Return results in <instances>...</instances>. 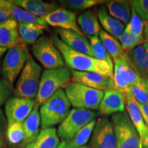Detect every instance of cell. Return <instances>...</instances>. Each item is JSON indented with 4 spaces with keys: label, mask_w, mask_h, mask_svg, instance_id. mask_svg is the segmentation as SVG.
Instances as JSON below:
<instances>
[{
    "label": "cell",
    "mask_w": 148,
    "mask_h": 148,
    "mask_svg": "<svg viewBox=\"0 0 148 148\" xmlns=\"http://www.w3.org/2000/svg\"><path fill=\"white\" fill-rule=\"evenodd\" d=\"M143 82H144V84H145V88L148 91V79H143Z\"/></svg>",
    "instance_id": "obj_44"
},
{
    "label": "cell",
    "mask_w": 148,
    "mask_h": 148,
    "mask_svg": "<svg viewBox=\"0 0 148 148\" xmlns=\"http://www.w3.org/2000/svg\"><path fill=\"white\" fill-rule=\"evenodd\" d=\"M57 148H69L67 147H66L65 144H64V141H62L60 143V145H58V147ZM77 148H90L89 147H87V146H84V147H77Z\"/></svg>",
    "instance_id": "obj_42"
},
{
    "label": "cell",
    "mask_w": 148,
    "mask_h": 148,
    "mask_svg": "<svg viewBox=\"0 0 148 148\" xmlns=\"http://www.w3.org/2000/svg\"><path fill=\"white\" fill-rule=\"evenodd\" d=\"M71 104L64 89L49 97L39 108L42 129L51 128L60 124L71 111Z\"/></svg>",
    "instance_id": "obj_2"
},
{
    "label": "cell",
    "mask_w": 148,
    "mask_h": 148,
    "mask_svg": "<svg viewBox=\"0 0 148 148\" xmlns=\"http://www.w3.org/2000/svg\"><path fill=\"white\" fill-rule=\"evenodd\" d=\"M97 113L93 110L73 108L62 123L59 125L57 133L62 141L71 140L85 125L96 119Z\"/></svg>",
    "instance_id": "obj_9"
},
{
    "label": "cell",
    "mask_w": 148,
    "mask_h": 148,
    "mask_svg": "<svg viewBox=\"0 0 148 148\" xmlns=\"http://www.w3.org/2000/svg\"><path fill=\"white\" fill-rule=\"evenodd\" d=\"M64 91L73 108L98 110L104 91L73 82L64 88Z\"/></svg>",
    "instance_id": "obj_6"
},
{
    "label": "cell",
    "mask_w": 148,
    "mask_h": 148,
    "mask_svg": "<svg viewBox=\"0 0 148 148\" xmlns=\"http://www.w3.org/2000/svg\"><path fill=\"white\" fill-rule=\"evenodd\" d=\"M145 24V33H146V34L148 35V22Z\"/></svg>",
    "instance_id": "obj_45"
},
{
    "label": "cell",
    "mask_w": 148,
    "mask_h": 148,
    "mask_svg": "<svg viewBox=\"0 0 148 148\" xmlns=\"http://www.w3.org/2000/svg\"><path fill=\"white\" fill-rule=\"evenodd\" d=\"M97 16L103 30L111 36L118 38L124 31L125 28L124 24L110 16L103 4L97 7Z\"/></svg>",
    "instance_id": "obj_21"
},
{
    "label": "cell",
    "mask_w": 148,
    "mask_h": 148,
    "mask_svg": "<svg viewBox=\"0 0 148 148\" xmlns=\"http://www.w3.org/2000/svg\"><path fill=\"white\" fill-rule=\"evenodd\" d=\"M131 8L146 23L148 22V0H132L130 1Z\"/></svg>",
    "instance_id": "obj_36"
},
{
    "label": "cell",
    "mask_w": 148,
    "mask_h": 148,
    "mask_svg": "<svg viewBox=\"0 0 148 148\" xmlns=\"http://www.w3.org/2000/svg\"><path fill=\"white\" fill-rule=\"evenodd\" d=\"M123 93L124 96L127 113L140 136L147 126L144 122L141 111L138 106V103L130 91L123 92Z\"/></svg>",
    "instance_id": "obj_23"
},
{
    "label": "cell",
    "mask_w": 148,
    "mask_h": 148,
    "mask_svg": "<svg viewBox=\"0 0 148 148\" xmlns=\"http://www.w3.org/2000/svg\"><path fill=\"white\" fill-rule=\"evenodd\" d=\"M89 41L92 47L94 58L108 62L111 66L114 68L113 60L109 55L99 36L89 37Z\"/></svg>",
    "instance_id": "obj_31"
},
{
    "label": "cell",
    "mask_w": 148,
    "mask_h": 148,
    "mask_svg": "<svg viewBox=\"0 0 148 148\" xmlns=\"http://www.w3.org/2000/svg\"><path fill=\"white\" fill-rule=\"evenodd\" d=\"M0 148H3V147H0Z\"/></svg>",
    "instance_id": "obj_48"
},
{
    "label": "cell",
    "mask_w": 148,
    "mask_h": 148,
    "mask_svg": "<svg viewBox=\"0 0 148 148\" xmlns=\"http://www.w3.org/2000/svg\"><path fill=\"white\" fill-rule=\"evenodd\" d=\"M56 34L65 45L77 52L94 57L89 39L85 35L73 30L56 28Z\"/></svg>",
    "instance_id": "obj_16"
},
{
    "label": "cell",
    "mask_w": 148,
    "mask_h": 148,
    "mask_svg": "<svg viewBox=\"0 0 148 148\" xmlns=\"http://www.w3.org/2000/svg\"><path fill=\"white\" fill-rule=\"evenodd\" d=\"M96 121L97 119H94L88 123L82 129H81L71 140L66 141L63 140L66 147L69 148H77L85 146L89 140L90 136H92Z\"/></svg>",
    "instance_id": "obj_29"
},
{
    "label": "cell",
    "mask_w": 148,
    "mask_h": 148,
    "mask_svg": "<svg viewBox=\"0 0 148 148\" xmlns=\"http://www.w3.org/2000/svg\"><path fill=\"white\" fill-rule=\"evenodd\" d=\"M36 101L32 99L12 97L5 104L4 112L8 125L23 123L34 110Z\"/></svg>",
    "instance_id": "obj_11"
},
{
    "label": "cell",
    "mask_w": 148,
    "mask_h": 148,
    "mask_svg": "<svg viewBox=\"0 0 148 148\" xmlns=\"http://www.w3.org/2000/svg\"><path fill=\"white\" fill-rule=\"evenodd\" d=\"M23 42L17 21L10 19L0 24V47L8 49Z\"/></svg>",
    "instance_id": "obj_20"
},
{
    "label": "cell",
    "mask_w": 148,
    "mask_h": 148,
    "mask_svg": "<svg viewBox=\"0 0 148 148\" xmlns=\"http://www.w3.org/2000/svg\"><path fill=\"white\" fill-rule=\"evenodd\" d=\"M29 53L24 42L10 48L5 53L1 64V74L3 80L13 90L14 82L26 64Z\"/></svg>",
    "instance_id": "obj_5"
},
{
    "label": "cell",
    "mask_w": 148,
    "mask_h": 148,
    "mask_svg": "<svg viewBox=\"0 0 148 148\" xmlns=\"http://www.w3.org/2000/svg\"><path fill=\"white\" fill-rule=\"evenodd\" d=\"M0 8L4 9L10 14L12 19L18 23H32L47 28V24L43 18L36 17L21 7L12 2V0H0Z\"/></svg>",
    "instance_id": "obj_17"
},
{
    "label": "cell",
    "mask_w": 148,
    "mask_h": 148,
    "mask_svg": "<svg viewBox=\"0 0 148 148\" xmlns=\"http://www.w3.org/2000/svg\"><path fill=\"white\" fill-rule=\"evenodd\" d=\"M90 148H116V140L112 122L108 118L97 119L92 133Z\"/></svg>",
    "instance_id": "obj_12"
},
{
    "label": "cell",
    "mask_w": 148,
    "mask_h": 148,
    "mask_svg": "<svg viewBox=\"0 0 148 148\" xmlns=\"http://www.w3.org/2000/svg\"><path fill=\"white\" fill-rule=\"evenodd\" d=\"M104 5L112 17L119 20L124 25L129 23L132 13V8L129 1L121 0L106 1Z\"/></svg>",
    "instance_id": "obj_26"
},
{
    "label": "cell",
    "mask_w": 148,
    "mask_h": 148,
    "mask_svg": "<svg viewBox=\"0 0 148 148\" xmlns=\"http://www.w3.org/2000/svg\"><path fill=\"white\" fill-rule=\"evenodd\" d=\"M33 56L46 69H53L65 66L59 49L50 37L42 36L32 47Z\"/></svg>",
    "instance_id": "obj_8"
},
{
    "label": "cell",
    "mask_w": 148,
    "mask_h": 148,
    "mask_svg": "<svg viewBox=\"0 0 148 148\" xmlns=\"http://www.w3.org/2000/svg\"><path fill=\"white\" fill-rule=\"evenodd\" d=\"M130 62L143 79H148V41L140 44L127 53Z\"/></svg>",
    "instance_id": "obj_18"
},
{
    "label": "cell",
    "mask_w": 148,
    "mask_h": 148,
    "mask_svg": "<svg viewBox=\"0 0 148 148\" xmlns=\"http://www.w3.org/2000/svg\"><path fill=\"white\" fill-rule=\"evenodd\" d=\"M8 128V121L5 112L0 108V147H3L6 145V132Z\"/></svg>",
    "instance_id": "obj_37"
},
{
    "label": "cell",
    "mask_w": 148,
    "mask_h": 148,
    "mask_svg": "<svg viewBox=\"0 0 148 148\" xmlns=\"http://www.w3.org/2000/svg\"><path fill=\"white\" fill-rule=\"evenodd\" d=\"M125 109L123 93L116 88H112L104 91L103 97L98 108V114L106 117L124 112Z\"/></svg>",
    "instance_id": "obj_15"
},
{
    "label": "cell",
    "mask_w": 148,
    "mask_h": 148,
    "mask_svg": "<svg viewBox=\"0 0 148 148\" xmlns=\"http://www.w3.org/2000/svg\"><path fill=\"white\" fill-rule=\"evenodd\" d=\"M7 141L11 145H21L24 138L23 123H14L8 125L6 132Z\"/></svg>",
    "instance_id": "obj_33"
},
{
    "label": "cell",
    "mask_w": 148,
    "mask_h": 148,
    "mask_svg": "<svg viewBox=\"0 0 148 148\" xmlns=\"http://www.w3.org/2000/svg\"><path fill=\"white\" fill-rule=\"evenodd\" d=\"M72 82L102 91L115 88L113 78L93 72H82L71 70Z\"/></svg>",
    "instance_id": "obj_13"
},
{
    "label": "cell",
    "mask_w": 148,
    "mask_h": 148,
    "mask_svg": "<svg viewBox=\"0 0 148 148\" xmlns=\"http://www.w3.org/2000/svg\"><path fill=\"white\" fill-rule=\"evenodd\" d=\"M60 138L54 127L42 129L36 139L23 148H57Z\"/></svg>",
    "instance_id": "obj_25"
},
{
    "label": "cell",
    "mask_w": 148,
    "mask_h": 148,
    "mask_svg": "<svg viewBox=\"0 0 148 148\" xmlns=\"http://www.w3.org/2000/svg\"><path fill=\"white\" fill-rule=\"evenodd\" d=\"M106 1L103 0H62L59 1L62 8L73 11L79 12L87 10L92 7L103 4Z\"/></svg>",
    "instance_id": "obj_30"
},
{
    "label": "cell",
    "mask_w": 148,
    "mask_h": 148,
    "mask_svg": "<svg viewBox=\"0 0 148 148\" xmlns=\"http://www.w3.org/2000/svg\"><path fill=\"white\" fill-rule=\"evenodd\" d=\"M38 106H39L36 103L34 110L23 123L24 138L23 142L20 145L21 148L32 143L33 140L36 139L40 132L39 128L40 125H41V121Z\"/></svg>",
    "instance_id": "obj_22"
},
{
    "label": "cell",
    "mask_w": 148,
    "mask_h": 148,
    "mask_svg": "<svg viewBox=\"0 0 148 148\" xmlns=\"http://www.w3.org/2000/svg\"><path fill=\"white\" fill-rule=\"evenodd\" d=\"M99 37L112 60L127 58L128 57L127 53L123 50L121 43L115 37L111 36L102 29L99 32Z\"/></svg>",
    "instance_id": "obj_27"
},
{
    "label": "cell",
    "mask_w": 148,
    "mask_h": 148,
    "mask_svg": "<svg viewBox=\"0 0 148 148\" xmlns=\"http://www.w3.org/2000/svg\"><path fill=\"white\" fill-rule=\"evenodd\" d=\"M1 60H0V69H1Z\"/></svg>",
    "instance_id": "obj_47"
},
{
    "label": "cell",
    "mask_w": 148,
    "mask_h": 148,
    "mask_svg": "<svg viewBox=\"0 0 148 148\" xmlns=\"http://www.w3.org/2000/svg\"><path fill=\"white\" fill-rule=\"evenodd\" d=\"M129 91L140 104H148V91L146 89L144 82L133 84L129 87Z\"/></svg>",
    "instance_id": "obj_35"
},
{
    "label": "cell",
    "mask_w": 148,
    "mask_h": 148,
    "mask_svg": "<svg viewBox=\"0 0 148 148\" xmlns=\"http://www.w3.org/2000/svg\"></svg>",
    "instance_id": "obj_49"
},
{
    "label": "cell",
    "mask_w": 148,
    "mask_h": 148,
    "mask_svg": "<svg viewBox=\"0 0 148 148\" xmlns=\"http://www.w3.org/2000/svg\"><path fill=\"white\" fill-rule=\"evenodd\" d=\"M46 29V27L36 24L18 23L20 37L25 45H34L44 34V31Z\"/></svg>",
    "instance_id": "obj_28"
},
{
    "label": "cell",
    "mask_w": 148,
    "mask_h": 148,
    "mask_svg": "<svg viewBox=\"0 0 148 148\" xmlns=\"http://www.w3.org/2000/svg\"><path fill=\"white\" fill-rule=\"evenodd\" d=\"M7 50H8V49H5V48H3V47H0V58H1V57H2L3 55L4 54V53H6Z\"/></svg>",
    "instance_id": "obj_43"
},
{
    "label": "cell",
    "mask_w": 148,
    "mask_h": 148,
    "mask_svg": "<svg viewBox=\"0 0 148 148\" xmlns=\"http://www.w3.org/2000/svg\"><path fill=\"white\" fill-rule=\"evenodd\" d=\"M10 19H12V18L8 11L4 9L0 8V24Z\"/></svg>",
    "instance_id": "obj_41"
},
{
    "label": "cell",
    "mask_w": 148,
    "mask_h": 148,
    "mask_svg": "<svg viewBox=\"0 0 148 148\" xmlns=\"http://www.w3.org/2000/svg\"><path fill=\"white\" fill-rule=\"evenodd\" d=\"M117 39L121 43L123 50L127 53L131 49H134L145 42V34L142 36H135L127 32L126 29H124L123 32Z\"/></svg>",
    "instance_id": "obj_32"
},
{
    "label": "cell",
    "mask_w": 148,
    "mask_h": 148,
    "mask_svg": "<svg viewBox=\"0 0 148 148\" xmlns=\"http://www.w3.org/2000/svg\"><path fill=\"white\" fill-rule=\"evenodd\" d=\"M42 73L41 66L29 54L27 62L18 77L13 89L14 97L36 98Z\"/></svg>",
    "instance_id": "obj_4"
},
{
    "label": "cell",
    "mask_w": 148,
    "mask_h": 148,
    "mask_svg": "<svg viewBox=\"0 0 148 148\" xmlns=\"http://www.w3.org/2000/svg\"><path fill=\"white\" fill-rule=\"evenodd\" d=\"M116 140V148H140V138L125 111L111 117Z\"/></svg>",
    "instance_id": "obj_7"
},
{
    "label": "cell",
    "mask_w": 148,
    "mask_h": 148,
    "mask_svg": "<svg viewBox=\"0 0 148 148\" xmlns=\"http://www.w3.org/2000/svg\"><path fill=\"white\" fill-rule=\"evenodd\" d=\"M140 148H148V127H146L145 131L140 136Z\"/></svg>",
    "instance_id": "obj_39"
},
{
    "label": "cell",
    "mask_w": 148,
    "mask_h": 148,
    "mask_svg": "<svg viewBox=\"0 0 148 148\" xmlns=\"http://www.w3.org/2000/svg\"><path fill=\"white\" fill-rule=\"evenodd\" d=\"M72 82L71 70L66 66L53 69H45L40 77L36 103L40 106L60 89H64Z\"/></svg>",
    "instance_id": "obj_3"
},
{
    "label": "cell",
    "mask_w": 148,
    "mask_h": 148,
    "mask_svg": "<svg viewBox=\"0 0 148 148\" xmlns=\"http://www.w3.org/2000/svg\"><path fill=\"white\" fill-rule=\"evenodd\" d=\"M77 24L83 34L89 37L99 36L101 31L100 23L97 14L90 10L83 12L77 16Z\"/></svg>",
    "instance_id": "obj_24"
},
{
    "label": "cell",
    "mask_w": 148,
    "mask_h": 148,
    "mask_svg": "<svg viewBox=\"0 0 148 148\" xmlns=\"http://www.w3.org/2000/svg\"><path fill=\"white\" fill-rule=\"evenodd\" d=\"M141 111L142 115H143L144 122H145L146 126L148 127V104H140L138 103Z\"/></svg>",
    "instance_id": "obj_40"
},
{
    "label": "cell",
    "mask_w": 148,
    "mask_h": 148,
    "mask_svg": "<svg viewBox=\"0 0 148 148\" xmlns=\"http://www.w3.org/2000/svg\"><path fill=\"white\" fill-rule=\"evenodd\" d=\"M113 62V81L116 89L122 92H128L130 86L143 82V79L130 62L129 56L127 58L116 59Z\"/></svg>",
    "instance_id": "obj_10"
},
{
    "label": "cell",
    "mask_w": 148,
    "mask_h": 148,
    "mask_svg": "<svg viewBox=\"0 0 148 148\" xmlns=\"http://www.w3.org/2000/svg\"><path fill=\"white\" fill-rule=\"evenodd\" d=\"M50 38L63 57L65 65L71 70L93 72L113 78L114 68L108 62L73 50L65 45L56 34H52Z\"/></svg>",
    "instance_id": "obj_1"
},
{
    "label": "cell",
    "mask_w": 148,
    "mask_h": 148,
    "mask_svg": "<svg viewBox=\"0 0 148 148\" xmlns=\"http://www.w3.org/2000/svg\"><path fill=\"white\" fill-rule=\"evenodd\" d=\"M144 34H145V39L147 40L148 41V35L146 34V33H144Z\"/></svg>",
    "instance_id": "obj_46"
},
{
    "label": "cell",
    "mask_w": 148,
    "mask_h": 148,
    "mask_svg": "<svg viewBox=\"0 0 148 148\" xmlns=\"http://www.w3.org/2000/svg\"><path fill=\"white\" fill-rule=\"evenodd\" d=\"M12 2L21 7L36 17L44 18L53 11L59 8V3L46 2L42 0H12Z\"/></svg>",
    "instance_id": "obj_19"
},
{
    "label": "cell",
    "mask_w": 148,
    "mask_h": 148,
    "mask_svg": "<svg viewBox=\"0 0 148 148\" xmlns=\"http://www.w3.org/2000/svg\"><path fill=\"white\" fill-rule=\"evenodd\" d=\"M47 25L56 28L73 30L84 34L77 24V16L75 12L64 8H59L43 18Z\"/></svg>",
    "instance_id": "obj_14"
},
{
    "label": "cell",
    "mask_w": 148,
    "mask_h": 148,
    "mask_svg": "<svg viewBox=\"0 0 148 148\" xmlns=\"http://www.w3.org/2000/svg\"><path fill=\"white\" fill-rule=\"evenodd\" d=\"M12 89L3 79H0V106L5 104L7 101L12 97Z\"/></svg>",
    "instance_id": "obj_38"
},
{
    "label": "cell",
    "mask_w": 148,
    "mask_h": 148,
    "mask_svg": "<svg viewBox=\"0 0 148 148\" xmlns=\"http://www.w3.org/2000/svg\"><path fill=\"white\" fill-rule=\"evenodd\" d=\"M145 24L144 21L134 12V10L132 9L130 19L125 26V29H126L127 32L134 36L139 37L144 35L143 32H145Z\"/></svg>",
    "instance_id": "obj_34"
}]
</instances>
